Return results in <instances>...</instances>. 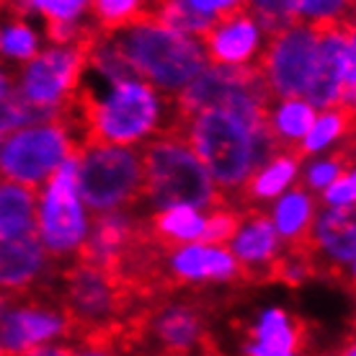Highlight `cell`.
Masks as SVG:
<instances>
[{
	"instance_id": "6da1fadb",
	"label": "cell",
	"mask_w": 356,
	"mask_h": 356,
	"mask_svg": "<svg viewBox=\"0 0 356 356\" xmlns=\"http://www.w3.org/2000/svg\"><path fill=\"white\" fill-rule=\"evenodd\" d=\"M86 143L145 147L158 134L176 129L173 98L143 78L90 81L83 78L81 96L72 106Z\"/></svg>"
},
{
	"instance_id": "7a4b0ae2",
	"label": "cell",
	"mask_w": 356,
	"mask_h": 356,
	"mask_svg": "<svg viewBox=\"0 0 356 356\" xmlns=\"http://www.w3.org/2000/svg\"><path fill=\"white\" fill-rule=\"evenodd\" d=\"M176 129L230 204L250 176L282 152L268 127H250L227 108H204L181 119Z\"/></svg>"
},
{
	"instance_id": "3957f363",
	"label": "cell",
	"mask_w": 356,
	"mask_h": 356,
	"mask_svg": "<svg viewBox=\"0 0 356 356\" xmlns=\"http://www.w3.org/2000/svg\"><path fill=\"white\" fill-rule=\"evenodd\" d=\"M111 34L134 75L170 98L209 65L202 39L178 34L152 16L140 18Z\"/></svg>"
},
{
	"instance_id": "277c9868",
	"label": "cell",
	"mask_w": 356,
	"mask_h": 356,
	"mask_svg": "<svg viewBox=\"0 0 356 356\" xmlns=\"http://www.w3.org/2000/svg\"><path fill=\"white\" fill-rule=\"evenodd\" d=\"M140 150L145 170L143 202L152 212L178 204L209 212L220 204H230L178 129L158 134Z\"/></svg>"
},
{
	"instance_id": "5b68a950",
	"label": "cell",
	"mask_w": 356,
	"mask_h": 356,
	"mask_svg": "<svg viewBox=\"0 0 356 356\" xmlns=\"http://www.w3.org/2000/svg\"><path fill=\"white\" fill-rule=\"evenodd\" d=\"M60 302L70 315L75 339L108 336L129 330V310L137 294L108 268L93 266L88 261H72L60 271Z\"/></svg>"
},
{
	"instance_id": "8992f818",
	"label": "cell",
	"mask_w": 356,
	"mask_h": 356,
	"mask_svg": "<svg viewBox=\"0 0 356 356\" xmlns=\"http://www.w3.org/2000/svg\"><path fill=\"white\" fill-rule=\"evenodd\" d=\"M86 143L75 111L29 122L0 140V181L39 188Z\"/></svg>"
},
{
	"instance_id": "52a82bcc",
	"label": "cell",
	"mask_w": 356,
	"mask_h": 356,
	"mask_svg": "<svg viewBox=\"0 0 356 356\" xmlns=\"http://www.w3.org/2000/svg\"><path fill=\"white\" fill-rule=\"evenodd\" d=\"M90 225L93 212L81 196L72 155L47 184L36 188L34 235L57 266H67L81 259L88 243Z\"/></svg>"
},
{
	"instance_id": "ba28073f",
	"label": "cell",
	"mask_w": 356,
	"mask_h": 356,
	"mask_svg": "<svg viewBox=\"0 0 356 356\" xmlns=\"http://www.w3.org/2000/svg\"><path fill=\"white\" fill-rule=\"evenodd\" d=\"M75 178L93 214L134 209L143 202V150L104 143H83L75 152Z\"/></svg>"
},
{
	"instance_id": "9c48e42d",
	"label": "cell",
	"mask_w": 356,
	"mask_h": 356,
	"mask_svg": "<svg viewBox=\"0 0 356 356\" xmlns=\"http://www.w3.org/2000/svg\"><path fill=\"white\" fill-rule=\"evenodd\" d=\"M86 42H47L13 72V96L47 119L67 114L86 78Z\"/></svg>"
},
{
	"instance_id": "30bf717a",
	"label": "cell",
	"mask_w": 356,
	"mask_h": 356,
	"mask_svg": "<svg viewBox=\"0 0 356 356\" xmlns=\"http://www.w3.org/2000/svg\"><path fill=\"white\" fill-rule=\"evenodd\" d=\"M75 339L70 315L52 292L3 297L0 302V354L24 356L39 346Z\"/></svg>"
},
{
	"instance_id": "8fae6325",
	"label": "cell",
	"mask_w": 356,
	"mask_h": 356,
	"mask_svg": "<svg viewBox=\"0 0 356 356\" xmlns=\"http://www.w3.org/2000/svg\"><path fill=\"white\" fill-rule=\"evenodd\" d=\"M129 333L158 356H209V325L199 302L176 297L145 307L129 325Z\"/></svg>"
},
{
	"instance_id": "7c38bea8",
	"label": "cell",
	"mask_w": 356,
	"mask_h": 356,
	"mask_svg": "<svg viewBox=\"0 0 356 356\" xmlns=\"http://www.w3.org/2000/svg\"><path fill=\"white\" fill-rule=\"evenodd\" d=\"M318 29L302 21L268 36L256 67L274 101L305 98L318 67Z\"/></svg>"
},
{
	"instance_id": "4fadbf2b",
	"label": "cell",
	"mask_w": 356,
	"mask_h": 356,
	"mask_svg": "<svg viewBox=\"0 0 356 356\" xmlns=\"http://www.w3.org/2000/svg\"><path fill=\"white\" fill-rule=\"evenodd\" d=\"M163 279L168 289H196L207 284L243 282L241 266L227 245L186 243L178 248H163Z\"/></svg>"
},
{
	"instance_id": "5bb4252c",
	"label": "cell",
	"mask_w": 356,
	"mask_h": 356,
	"mask_svg": "<svg viewBox=\"0 0 356 356\" xmlns=\"http://www.w3.org/2000/svg\"><path fill=\"white\" fill-rule=\"evenodd\" d=\"M57 264L42 248L36 235L0 241V297H21L52 289Z\"/></svg>"
},
{
	"instance_id": "9a60e30c",
	"label": "cell",
	"mask_w": 356,
	"mask_h": 356,
	"mask_svg": "<svg viewBox=\"0 0 356 356\" xmlns=\"http://www.w3.org/2000/svg\"><path fill=\"white\" fill-rule=\"evenodd\" d=\"M145 232H147V220H143L134 209L93 214L88 243L81 259L116 274L122 264L132 256V250L143 243Z\"/></svg>"
},
{
	"instance_id": "2e32d148",
	"label": "cell",
	"mask_w": 356,
	"mask_h": 356,
	"mask_svg": "<svg viewBox=\"0 0 356 356\" xmlns=\"http://www.w3.org/2000/svg\"><path fill=\"white\" fill-rule=\"evenodd\" d=\"M310 253L321 279L343 282L356 259V214L351 209H323L315 217L310 235Z\"/></svg>"
},
{
	"instance_id": "e0dca14e",
	"label": "cell",
	"mask_w": 356,
	"mask_h": 356,
	"mask_svg": "<svg viewBox=\"0 0 356 356\" xmlns=\"http://www.w3.org/2000/svg\"><path fill=\"white\" fill-rule=\"evenodd\" d=\"M232 256L241 266L245 284H266L271 282L274 266L284 253L282 238L271 225V217L261 209H248L243 214L241 227L232 238Z\"/></svg>"
},
{
	"instance_id": "ac0fdd59",
	"label": "cell",
	"mask_w": 356,
	"mask_h": 356,
	"mask_svg": "<svg viewBox=\"0 0 356 356\" xmlns=\"http://www.w3.org/2000/svg\"><path fill=\"white\" fill-rule=\"evenodd\" d=\"M202 44L212 65H253L264 44V29L248 8H238L217 18V24L207 31Z\"/></svg>"
},
{
	"instance_id": "d6986e66",
	"label": "cell",
	"mask_w": 356,
	"mask_h": 356,
	"mask_svg": "<svg viewBox=\"0 0 356 356\" xmlns=\"http://www.w3.org/2000/svg\"><path fill=\"white\" fill-rule=\"evenodd\" d=\"M305 325L284 307H266L245 325L243 356H302Z\"/></svg>"
},
{
	"instance_id": "ffe728a7",
	"label": "cell",
	"mask_w": 356,
	"mask_h": 356,
	"mask_svg": "<svg viewBox=\"0 0 356 356\" xmlns=\"http://www.w3.org/2000/svg\"><path fill=\"white\" fill-rule=\"evenodd\" d=\"M6 3L39 21L49 42H86L96 31L90 24V0H6Z\"/></svg>"
},
{
	"instance_id": "44dd1931",
	"label": "cell",
	"mask_w": 356,
	"mask_h": 356,
	"mask_svg": "<svg viewBox=\"0 0 356 356\" xmlns=\"http://www.w3.org/2000/svg\"><path fill=\"white\" fill-rule=\"evenodd\" d=\"M47 39L44 26L31 16L16 10L6 0H0V65L16 72L31 57L44 49Z\"/></svg>"
},
{
	"instance_id": "7402d4cb",
	"label": "cell",
	"mask_w": 356,
	"mask_h": 356,
	"mask_svg": "<svg viewBox=\"0 0 356 356\" xmlns=\"http://www.w3.org/2000/svg\"><path fill=\"white\" fill-rule=\"evenodd\" d=\"M300 163H302V158L297 155V150L276 152L274 158H268L250 176V181L243 186L241 194L232 199V204L238 207V209H243V212H248V209H253L250 204H256V202L279 199L294 184V178L300 173Z\"/></svg>"
},
{
	"instance_id": "603a6c76",
	"label": "cell",
	"mask_w": 356,
	"mask_h": 356,
	"mask_svg": "<svg viewBox=\"0 0 356 356\" xmlns=\"http://www.w3.org/2000/svg\"><path fill=\"white\" fill-rule=\"evenodd\" d=\"M315 217H318L315 196L305 186H292L276 199L271 225L284 241V248H305L310 245Z\"/></svg>"
},
{
	"instance_id": "cb8c5ba5",
	"label": "cell",
	"mask_w": 356,
	"mask_h": 356,
	"mask_svg": "<svg viewBox=\"0 0 356 356\" xmlns=\"http://www.w3.org/2000/svg\"><path fill=\"white\" fill-rule=\"evenodd\" d=\"M207 230V212L196 207H165L147 217V232L161 248H178L186 243H202Z\"/></svg>"
},
{
	"instance_id": "d4e9b609",
	"label": "cell",
	"mask_w": 356,
	"mask_h": 356,
	"mask_svg": "<svg viewBox=\"0 0 356 356\" xmlns=\"http://www.w3.org/2000/svg\"><path fill=\"white\" fill-rule=\"evenodd\" d=\"M36 191L21 184L0 181V241H18L34 235Z\"/></svg>"
},
{
	"instance_id": "484cf974",
	"label": "cell",
	"mask_w": 356,
	"mask_h": 356,
	"mask_svg": "<svg viewBox=\"0 0 356 356\" xmlns=\"http://www.w3.org/2000/svg\"><path fill=\"white\" fill-rule=\"evenodd\" d=\"M315 116L318 114L312 104H307L305 98H282L268 111V129L282 150H294L302 143L305 134L310 132Z\"/></svg>"
},
{
	"instance_id": "4316f807",
	"label": "cell",
	"mask_w": 356,
	"mask_h": 356,
	"mask_svg": "<svg viewBox=\"0 0 356 356\" xmlns=\"http://www.w3.org/2000/svg\"><path fill=\"white\" fill-rule=\"evenodd\" d=\"M348 127H351V114H348V108L343 104L336 108H325V111H321V116H315L310 132L305 134L302 143L297 145L294 150H297L300 158L318 155V152L341 143L348 134Z\"/></svg>"
},
{
	"instance_id": "83f0119b",
	"label": "cell",
	"mask_w": 356,
	"mask_h": 356,
	"mask_svg": "<svg viewBox=\"0 0 356 356\" xmlns=\"http://www.w3.org/2000/svg\"><path fill=\"white\" fill-rule=\"evenodd\" d=\"M158 0H90V24L96 31H119L150 16Z\"/></svg>"
},
{
	"instance_id": "f1b7e54d",
	"label": "cell",
	"mask_w": 356,
	"mask_h": 356,
	"mask_svg": "<svg viewBox=\"0 0 356 356\" xmlns=\"http://www.w3.org/2000/svg\"><path fill=\"white\" fill-rule=\"evenodd\" d=\"M248 10L266 36L300 24V0H248Z\"/></svg>"
},
{
	"instance_id": "f546056e",
	"label": "cell",
	"mask_w": 356,
	"mask_h": 356,
	"mask_svg": "<svg viewBox=\"0 0 356 356\" xmlns=\"http://www.w3.org/2000/svg\"><path fill=\"white\" fill-rule=\"evenodd\" d=\"M356 165L351 158H348L343 150H333L328 158H318L312 161L307 168H305V184L312 188V191H325V188L336 181V178L343 173L346 168Z\"/></svg>"
},
{
	"instance_id": "4dcf8cb0",
	"label": "cell",
	"mask_w": 356,
	"mask_h": 356,
	"mask_svg": "<svg viewBox=\"0 0 356 356\" xmlns=\"http://www.w3.org/2000/svg\"><path fill=\"white\" fill-rule=\"evenodd\" d=\"M75 356H127V333L86 336L72 343Z\"/></svg>"
},
{
	"instance_id": "1f68e13d",
	"label": "cell",
	"mask_w": 356,
	"mask_h": 356,
	"mask_svg": "<svg viewBox=\"0 0 356 356\" xmlns=\"http://www.w3.org/2000/svg\"><path fill=\"white\" fill-rule=\"evenodd\" d=\"M323 202L328 209H351L356 204V165L346 168L325 191Z\"/></svg>"
},
{
	"instance_id": "d6a6232c",
	"label": "cell",
	"mask_w": 356,
	"mask_h": 356,
	"mask_svg": "<svg viewBox=\"0 0 356 356\" xmlns=\"http://www.w3.org/2000/svg\"><path fill=\"white\" fill-rule=\"evenodd\" d=\"M346 34V47H343V78H346V88L356 86V21L343 26Z\"/></svg>"
},
{
	"instance_id": "836d02e7",
	"label": "cell",
	"mask_w": 356,
	"mask_h": 356,
	"mask_svg": "<svg viewBox=\"0 0 356 356\" xmlns=\"http://www.w3.org/2000/svg\"><path fill=\"white\" fill-rule=\"evenodd\" d=\"M24 356H75L72 343H49V346H39L34 351H26Z\"/></svg>"
},
{
	"instance_id": "e575fe53",
	"label": "cell",
	"mask_w": 356,
	"mask_h": 356,
	"mask_svg": "<svg viewBox=\"0 0 356 356\" xmlns=\"http://www.w3.org/2000/svg\"><path fill=\"white\" fill-rule=\"evenodd\" d=\"M13 98V72L0 65V106Z\"/></svg>"
},
{
	"instance_id": "d590c367",
	"label": "cell",
	"mask_w": 356,
	"mask_h": 356,
	"mask_svg": "<svg viewBox=\"0 0 356 356\" xmlns=\"http://www.w3.org/2000/svg\"><path fill=\"white\" fill-rule=\"evenodd\" d=\"M328 356H356V328L348 333V339L341 343L333 354H328Z\"/></svg>"
},
{
	"instance_id": "8d00e7d4",
	"label": "cell",
	"mask_w": 356,
	"mask_h": 356,
	"mask_svg": "<svg viewBox=\"0 0 356 356\" xmlns=\"http://www.w3.org/2000/svg\"><path fill=\"white\" fill-rule=\"evenodd\" d=\"M343 104H346V108L351 111V119L356 122V86H351V88L346 90V98H343Z\"/></svg>"
},
{
	"instance_id": "74e56055",
	"label": "cell",
	"mask_w": 356,
	"mask_h": 356,
	"mask_svg": "<svg viewBox=\"0 0 356 356\" xmlns=\"http://www.w3.org/2000/svg\"><path fill=\"white\" fill-rule=\"evenodd\" d=\"M341 284H346L348 289H354L356 292V259L351 261V266H348V271H346V276H343V282Z\"/></svg>"
},
{
	"instance_id": "f35d334b",
	"label": "cell",
	"mask_w": 356,
	"mask_h": 356,
	"mask_svg": "<svg viewBox=\"0 0 356 356\" xmlns=\"http://www.w3.org/2000/svg\"><path fill=\"white\" fill-rule=\"evenodd\" d=\"M351 212H354V214H356V204H354V207H351Z\"/></svg>"
},
{
	"instance_id": "ab89813d",
	"label": "cell",
	"mask_w": 356,
	"mask_h": 356,
	"mask_svg": "<svg viewBox=\"0 0 356 356\" xmlns=\"http://www.w3.org/2000/svg\"><path fill=\"white\" fill-rule=\"evenodd\" d=\"M0 302H3V297H0Z\"/></svg>"
},
{
	"instance_id": "60d3db41",
	"label": "cell",
	"mask_w": 356,
	"mask_h": 356,
	"mask_svg": "<svg viewBox=\"0 0 356 356\" xmlns=\"http://www.w3.org/2000/svg\"><path fill=\"white\" fill-rule=\"evenodd\" d=\"M0 356H3V354H0Z\"/></svg>"
}]
</instances>
